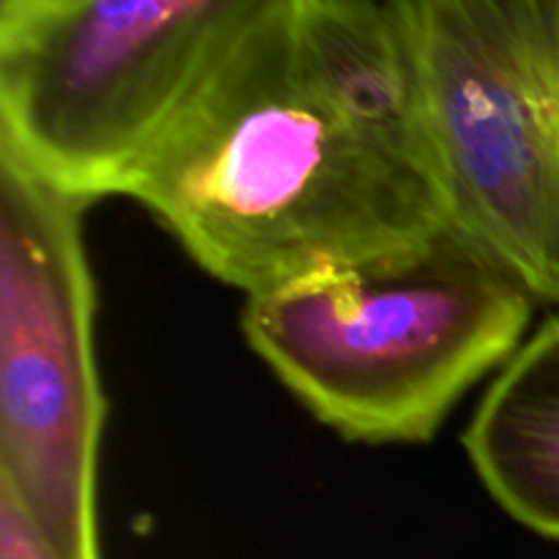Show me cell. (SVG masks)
<instances>
[{
  "mask_svg": "<svg viewBox=\"0 0 559 559\" xmlns=\"http://www.w3.org/2000/svg\"><path fill=\"white\" fill-rule=\"evenodd\" d=\"M293 14L240 49L120 191L246 298L399 254L451 224L420 158L306 85Z\"/></svg>",
  "mask_w": 559,
  "mask_h": 559,
  "instance_id": "cell-1",
  "label": "cell"
},
{
  "mask_svg": "<svg viewBox=\"0 0 559 559\" xmlns=\"http://www.w3.org/2000/svg\"><path fill=\"white\" fill-rule=\"evenodd\" d=\"M535 304L484 246L445 224L399 254L246 298L240 328L338 437L418 445L513 358Z\"/></svg>",
  "mask_w": 559,
  "mask_h": 559,
  "instance_id": "cell-2",
  "label": "cell"
},
{
  "mask_svg": "<svg viewBox=\"0 0 559 559\" xmlns=\"http://www.w3.org/2000/svg\"><path fill=\"white\" fill-rule=\"evenodd\" d=\"M304 0H47L0 16V145L82 200L147 153Z\"/></svg>",
  "mask_w": 559,
  "mask_h": 559,
  "instance_id": "cell-3",
  "label": "cell"
},
{
  "mask_svg": "<svg viewBox=\"0 0 559 559\" xmlns=\"http://www.w3.org/2000/svg\"><path fill=\"white\" fill-rule=\"evenodd\" d=\"M448 222L559 309V0H388Z\"/></svg>",
  "mask_w": 559,
  "mask_h": 559,
  "instance_id": "cell-4",
  "label": "cell"
},
{
  "mask_svg": "<svg viewBox=\"0 0 559 559\" xmlns=\"http://www.w3.org/2000/svg\"><path fill=\"white\" fill-rule=\"evenodd\" d=\"M87 207L0 145V489L60 559H102Z\"/></svg>",
  "mask_w": 559,
  "mask_h": 559,
  "instance_id": "cell-5",
  "label": "cell"
},
{
  "mask_svg": "<svg viewBox=\"0 0 559 559\" xmlns=\"http://www.w3.org/2000/svg\"><path fill=\"white\" fill-rule=\"evenodd\" d=\"M289 44L311 91L429 167L418 76L388 0H304Z\"/></svg>",
  "mask_w": 559,
  "mask_h": 559,
  "instance_id": "cell-6",
  "label": "cell"
},
{
  "mask_svg": "<svg viewBox=\"0 0 559 559\" xmlns=\"http://www.w3.org/2000/svg\"><path fill=\"white\" fill-rule=\"evenodd\" d=\"M464 451L508 516L559 540V314L497 371Z\"/></svg>",
  "mask_w": 559,
  "mask_h": 559,
  "instance_id": "cell-7",
  "label": "cell"
},
{
  "mask_svg": "<svg viewBox=\"0 0 559 559\" xmlns=\"http://www.w3.org/2000/svg\"><path fill=\"white\" fill-rule=\"evenodd\" d=\"M0 559H60L25 508L0 489Z\"/></svg>",
  "mask_w": 559,
  "mask_h": 559,
  "instance_id": "cell-8",
  "label": "cell"
},
{
  "mask_svg": "<svg viewBox=\"0 0 559 559\" xmlns=\"http://www.w3.org/2000/svg\"><path fill=\"white\" fill-rule=\"evenodd\" d=\"M47 0H0V16H9V14H20V11L33 9V5H41Z\"/></svg>",
  "mask_w": 559,
  "mask_h": 559,
  "instance_id": "cell-9",
  "label": "cell"
}]
</instances>
